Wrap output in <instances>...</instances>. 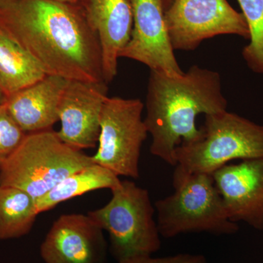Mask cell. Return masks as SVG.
Returning a JSON list of instances; mask_svg holds the SVG:
<instances>
[{"instance_id": "cell-22", "label": "cell", "mask_w": 263, "mask_h": 263, "mask_svg": "<svg viewBox=\"0 0 263 263\" xmlns=\"http://www.w3.org/2000/svg\"><path fill=\"white\" fill-rule=\"evenodd\" d=\"M161 1H162V6H163L164 12H165L172 4L174 0H161Z\"/></svg>"}, {"instance_id": "cell-6", "label": "cell", "mask_w": 263, "mask_h": 263, "mask_svg": "<svg viewBox=\"0 0 263 263\" xmlns=\"http://www.w3.org/2000/svg\"><path fill=\"white\" fill-rule=\"evenodd\" d=\"M205 117L201 138L175 150L185 171L212 175L232 160L263 158V125L228 110Z\"/></svg>"}, {"instance_id": "cell-10", "label": "cell", "mask_w": 263, "mask_h": 263, "mask_svg": "<svg viewBox=\"0 0 263 263\" xmlns=\"http://www.w3.org/2000/svg\"><path fill=\"white\" fill-rule=\"evenodd\" d=\"M105 82L67 80L59 105L62 141L84 150L96 146L100 134V118L106 100Z\"/></svg>"}, {"instance_id": "cell-23", "label": "cell", "mask_w": 263, "mask_h": 263, "mask_svg": "<svg viewBox=\"0 0 263 263\" xmlns=\"http://www.w3.org/2000/svg\"><path fill=\"white\" fill-rule=\"evenodd\" d=\"M7 100V96L5 95V93L3 92V90L0 88V105H3V104L5 103Z\"/></svg>"}, {"instance_id": "cell-5", "label": "cell", "mask_w": 263, "mask_h": 263, "mask_svg": "<svg viewBox=\"0 0 263 263\" xmlns=\"http://www.w3.org/2000/svg\"><path fill=\"white\" fill-rule=\"evenodd\" d=\"M110 191V201L87 214L108 233L114 258L119 262L160 250V233L148 190L125 180Z\"/></svg>"}, {"instance_id": "cell-3", "label": "cell", "mask_w": 263, "mask_h": 263, "mask_svg": "<svg viewBox=\"0 0 263 263\" xmlns=\"http://www.w3.org/2000/svg\"><path fill=\"white\" fill-rule=\"evenodd\" d=\"M175 167L174 193L155 204L160 235L170 238L186 233H237L239 226L228 217L212 175L188 172L179 164Z\"/></svg>"}, {"instance_id": "cell-14", "label": "cell", "mask_w": 263, "mask_h": 263, "mask_svg": "<svg viewBox=\"0 0 263 263\" xmlns=\"http://www.w3.org/2000/svg\"><path fill=\"white\" fill-rule=\"evenodd\" d=\"M67 79L46 75L7 98L10 115L26 133L52 129L59 121L58 109Z\"/></svg>"}, {"instance_id": "cell-9", "label": "cell", "mask_w": 263, "mask_h": 263, "mask_svg": "<svg viewBox=\"0 0 263 263\" xmlns=\"http://www.w3.org/2000/svg\"><path fill=\"white\" fill-rule=\"evenodd\" d=\"M134 27L131 39L120 57L148 66L150 70L171 77L184 73L174 54L166 27L161 0H129Z\"/></svg>"}, {"instance_id": "cell-17", "label": "cell", "mask_w": 263, "mask_h": 263, "mask_svg": "<svg viewBox=\"0 0 263 263\" xmlns=\"http://www.w3.org/2000/svg\"><path fill=\"white\" fill-rule=\"evenodd\" d=\"M38 214L34 197L20 189L0 186V240L28 234Z\"/></svg>"}, {"instance_id": "cell-4", "label": "cell", "mask_w": 263, "mask_h": 263, "mask_svg": "<svg viewBox=\"0 0 263 263\" xmlns=\"http://www.w3.org/2000/svg\"><path fill=\"white\" fill-rule=\"evenodd\" d=\"M94 163L91 156L66 144L52 129L29 133L0 168V186L20 189L37 200L67 176Z\"/></svg>"}, {"instance_id": "cell-15", "label": "cell", "mask_w": 263, "mask_h": 263, "mask_svg": "<svg viewBox=\"0 0 263 263\" xmlns=\"http://www.w3.org/2000/svg\"><path fill=\"white\" fill-rule=\"evenodd\" d=\"M46 75L28 52L0 27V88L7 98Z\"/></svg>"}, {"instance_id": "cell-24", "label": "cell", "mask_w": 263, "mask_h": 263, "mask_svg": "<svg viewBox=\"0 0 263 263\" xmlns=\"http://www.w3.org/2000/svg\"><path fill=\"white\" fill-rule=\"evenodd\" d=\"M10 1V0H0V4L1 3H6V2Z\"/></svg>"}, {"instance_id": "cell-19", "label": "cell", "mask_w": 263, "mask_h": 263, "mask_svg": "<svg viewBox=\"0 0 263 263\" xmlns=\"http://www.w3.org/2000/svg\"><path fill=\"white\" fill-rule=\"evenodd\" d=\"M27 136L5 104L0 105V168L14 155Z\"/></svg>"}, {"instance_id": "cell-11", "label": "cell", "mask_w": 263, "mask_h": 263, "mask_svg": "<svg viewBox=\"0 0 263 263\" xmlns=\"http://www.w3.org/2000/svg\"><path fill=\"white\" fill-rule=\"evenodd\" d=\"M103 230L89 215L63 214L52 224L41 245L46 263H105Z\"/></svg>"}, {"instance_id": "cell-2", "label": "cell", "mask_w": 263, "mask_h": 263, "mask_svg": "<svg viewBox=\"0 0 263 263\" xmlns=\"http://www.w3.org/2000/svg\"><path fill=\"white\" fill-rule=\"evenodd\" d=\"M227 108L216 71L193 65L182 76L171 77L151 70L144 119L152 138L151 154L177 165L176 147L201 138V129L195 124L197 116L221 113Z\"/></svg>"}, {"instance_id": "cell-18", "label": "cell", "mask_w": 263, "mask_h": 263, "mask_svg": "<svg viewBox=\"0 0 263 263\" xmlns=\"http://www.w3.org/2000/svg\"><path fill=\"white\" fill-rule=\"evenodd\" d=\"M250 32V43L242 51L249 68L263 74V0H238Z\"/></svg>"}, {"instance_id": "cell-21", "label": "cell", "mask_w": 263, "mask_h": 263, "mask_svg": "<svg viewBox=\"0 0 263 263\" xmlns=\"http://www.w3.org/2000/svg\"><path fill=\"white\" fill-rule=\"evenodd\" d=\"M53 1L59 2V3H67V4L78 5L81 3L82 0H53Z\"/></svg>"}, {"instance_id": "cell-13", "label": "cell", "mask_w": 263, "mask_h": 263, "mask_svg": "<svg viewBox=\"0 0 263 263\" xmlns=\"http://www.w3.org/2000/svg\"><path fill=\"white\" fill-rule=\"evenodd\" d=\"M81 5L101 48L104 81L117 75L118 60L131 39L133 13L129 0H82Z\"/></svg>"}, {"instance_id": "cell-12", "label": "cell", "mask_w": 263, "mask_h": 263, "mask_svg": "<svg viewBox=\"0 0 263 263\" xmlns=\"http://www.w3.org/2000/svg\"><path fill=\"white\" fill-rule=\"evenodd\" d=\"M233 222L263 230V158L228 164L212 174Z\"/></svg>"}, {"instance_id": "cell-20", "label": "cell", "mask_w": 263, "mask_h": 263, "mask_svg": "<svg viewBox=\"0 0 263 263\" xmlns=\"http://www.w3.org/2000/svg\"><path fill=\"white\" fill-rule=\"evenodd\" d=\"M118 263H208L200 254H179L164 257H152V255L138 256L119 261Z\"/></svg>"}, {"instance_id": "cell-16", "label": "cell", "mask_w": 263, "mask_h": 263, "mask_svg": "<svg viewBox=\"0 0 263 263\" xmlns=\"http://www.w3.org/2000/svg\"><path fill=\"white\" fill-rule=\"evenodd\" d=\"M121 182L110 170L94 163L76 171L59 183L48 193L36 200L37 212H48L62 202L94 190H112Z\"/></svg>"}, {"instance_id": "cell-1", "label": "cell", "mask_w": 263, "mask_h": 263, "mask_svg": "<svg viewBox=\"0 0 263 263\" xmlns=\"http://www.w3.org/2000/svg\"><path fill=\"white\" fill-rule=\"evenodd\" d=\"M0 27L47 75L105 82L98 35L80 5L10 0L0 4Z\"/></svg>"}, {"instance_id": "cell-8", "label": "cell", "mask_w": 263, "mask_h": 263, "mask_svg": "<svg viewBox=\"0 0 263 263\" xmlns=\"http://www.w3.org/2000/svg\"><path fill=\"white\" fill-rule=\"evenodd\" d=\"M164 18L174 50L193 51L205 40L221 34L250 39L243 13L227 0H174Z\"/></svg>"}, {"instance_id": "cell-7", "label": "cell", "mask_w": 263, "mask_h": 263, "mask_svg": "<svg viewBox=\"0 0 263 263\" xmlns=\"http://www.w3.org/2000/svg\"><path fill=\"white\" fill-rule=\"evenodd\" d=\"M139 99L107 98L100 118L98 152L92 157L117 176L137 179L143 142L148 136Z\"/></svg>"}]
</instances>
